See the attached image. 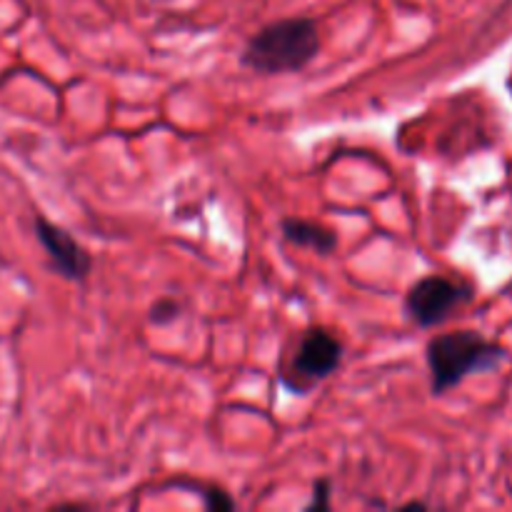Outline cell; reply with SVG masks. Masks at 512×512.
Here are the masks:
<instances>
[{
  "label": "cell",
  "mask_w": 512,
  "mask_h": 512,
  "mask_svg": "<svg viewBox=\"0 0 512 512\" xmlns=\"http://www.w3.org/2000/svg\"><path fill=\"white\" fill-rule=\"evenodd\" d=\"M320 53V30L313 18H283L260 28L245 45L240 63L260 75L300 73Z\"/></svg>",
  "instance_id": "cell-1"
},
{
  "label": "cell",
  "mask_w": 512,
  "mask_h": 512,
  "mask_svg": "<svg viewBox=\"0 0 512 512\" xmlns=\"http://www.w3.org/2000/svg\"><path fill=\"white\" fill-rule=\"evenodd\" d=\"M280 233L288 243L298 245V248L313 250V253L328 255L338 248V235L328 230L325 225L315 223V220L305 218H283L280 223Z\"/></svg>",
  "instance_id": "cell-6"
},
{
  "label": "cell",
  "mask_w": 512,
  "mask_h": 512,
  "mask_svg": "<svg viewBox=\"0 0 512 512\" xmlns=\"http://www.w3.org/2000/svg\"><path fill=\"white\" fill-rule=\"evenodd\" d=\"M343 343L335 335H330L323 328L305 330L300 338L298 348H295L293 365H290V375L303 380L305 388L320 380L330 378L335 370L343 365Z\"/></svg>",
  "instance_id": "cell-5"
},
{
  "label": "cell",
  "mask_w": 512,
  "mask_h": 512,
  "mask_svg": "<svg viewBox=\"0 0 512 512\" xmlns=\"http://www.w3.org/2000/svg\"><path fill=\"white\" fill-rule=\"evenodd\" d=\"M473 300V288L445 275H425L410 285L405 295V313L418 328L430 330L445 323L455 310Z\"/></svg>",
  "instance_id": "cell-3"
},
{
  "label": "cell",
  "mask_w": 512,
  "mask_h": 512,
  "mask_svg": "<svg viewBox=\"0 0 512 512\" xmlns=\"http://www.w3.org/2000/svg\"><path fill=\"white\" fill-rule=\"evenodd\" d=\"M170 488H178V490L188 488V490H193V493H198L200 498H203L205 508H208V510L223 512V510H233L235 508V500L230 498V495L225 493V490H220V488H205V485L183 483V480H178V483H170Z\"/></svg>",
  "instance_id": "cell-7"
},
{
  "label": "cell",
  "mask_w": 512,
  "mask_h": 512,
  "mask_svg": "<svg viewBox=\"0 0 512 512\" xmlns=\"http://www.w3.org/2000/svg\"><path fill=\"white\" fill-rule=\"evenodd\" d=\"M330 508V480L328 478H318L313 483V500L305 510H328Z\"/></svg>",
  "instance_id": "cell-9"
},
{
  "label": "cell",
  "mask_w": 512,
  "mask_h": 512,
  "mask_svg": "<svg viewBox=\"0 0 512 512\" xmlns=\"http://www.w3.org/2000/svg\"><path fill=\"white\" fill-rule=\"evenodd\" d=\"M425 360L430 370V390L433 395H445L473 373H490L498 368L505 360V350L478 330H455L433 335L425 345Z\"/></svg>",
  "instance_id": "cell-2"
},
{
  "label": "cell",
  "mask_w": 512,
  "mask_h": 512,
  "mask_svg": "<svg viewBox=\"0 0 512 512\" xmlns=\"http://www.w3.org/2000/svg\"><path fill=\"white\" fill-rule=\"evenodd\" d=\"M178 315H180V305L175 303L173 298H160L158 303H153L148 318L153 325H170L173 320H178Z\"/></svg>",
  "instance_id": "cell-8"
},
{
  "label": "cell",
  "mask_w": 512,
  "mask_h": 512,
  "mask_svg": "<svg viewBox=\"0 0 512 512\" xmlns=\"http://www.w3.org/2000/svg\"><path fill=\"white\" fill-rule=\"evenodd\" d=\"M35 238L48 253L50 268L60 278L70 280V283H83L88 278L93 270V258L63 225L53 223L45 215H35Z\"/></svg>",
  "instance_id": "cell-4"
}]
</instances>
